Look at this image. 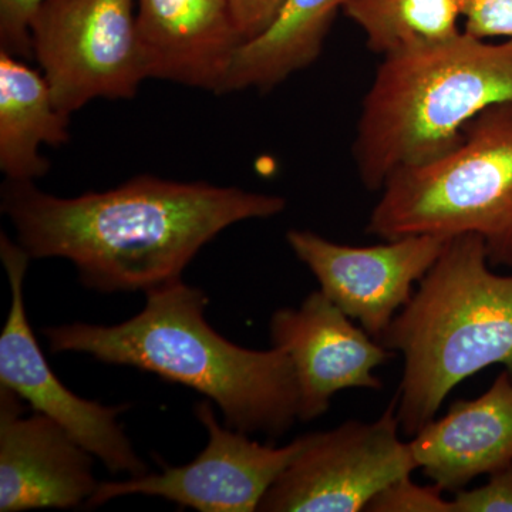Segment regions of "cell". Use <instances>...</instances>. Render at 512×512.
<instances>
[{
    "mask_svg": "<svg viewBox=\"0 0 512 512\" xmlns=\"http://www.w3.org/2000/svg\"><path fill=\"white\" fill-rule=\"evenodd\" d=\"M285 198L153 175L104 192L60 198L33 181L6 180L2 211L30 258H64L84 286L147 293L180 281L225 228L284 212Z\"/></svg>",
    "mask_w": 512,
    "mask_h": 512,
    "instance_id": "cell-1",
    "label": "cell"
},
{
    "mask_svg": "<svg viewBox=\"0 0 512 512\" xmlns=\"http://www.w3.org/2000/svg\"><path fill=\"white\" fill-rule=\"evenodd\" d=\"M143 311L114 326L43 329L53 353H86L110 365L184 384L218 404L225 426L276 439L299 419L295 369L284 350L245 349L208 325V298L183 281L151 289Z\"/></svg>",
    "mask_w": 512,
    "mask_h": 512,
    "instance_id": "cell-2",
    "label": "cell"
},
{
    "mask_svg": "<svg viewBox=\"0 0 512 512\" xmlns=\"http://www.w3.org/2000/svg\"><path fill=\"white\" fill-rule=\"evenodd\" d=\"M500 103H512V40L491 43L461 30L383 56L353 141L360 180L380 191L397 171L444 156L471 120Z\"/></svg>",
    "mask_w": 512,
    "mask_h": 512,
    "instance_id": "cell-3",
    "label": "cell"
},
{
    "mask_svg": "<svg viewBox=\"0 0 512 512\" xmlns=\"http://www.w3.org/2000/svg\"><path fill=\"white\" fill-rule=\"evenodd\" d=\"M377 342L403 356L397 417L412 439L468 377L493 365L512 376V276L491 271L483 238H450Z\"/></svg>",
    "mask_w": 512,
    "mask_h": 512,
    "instance_id": "cell-4",
    "label": "cell"
},
{
    "mask_svg": "<svg viewBox=\"0 0 512 512\" xmlns=\"http://www.w3.org/2000/svg\"><path fill=\"white\" fill-rule=\"evenodd\" d=\"M380 191L367 234L383 241L476 234L491 266H512V103L481 111L456 148L397 171Z\"/></svg>",
    "mask_w": 512,
    "mask_h": 512,
    "instance_id": "cell-5",
    "label": "cell"
},
{
    "mask_svg": "<svg viewBox=\"0 0 512 512\" xmlns=\"http://www.w3.org/2000/svg\"><path fill=\"white\" fill-rule=\"evenodd\" d=\"M30 35L33 57L66 116L94 99H131L150 79L136 0H45Z\"/></svg>",
    "mask_w": 512,
    "mask_h": 512,
    "instance_id": "cell-6",
    "label": "cell"
},
{
    "mask_svg": "<svg viewBox=\"0 0 512 512\" xmlns=\"http://www.w3.org/2000/svg\"><path fill=\"white\" fill-rule=\"evenodd\" d=\"M400 430L394 396L372 423L349 420L306 434L305 447L269 488L258 511H365L384 487L419 468Z\"/></svg>",
    "mask_w": 512,
    "mask_h": 512,
    "instance_id": "cell-7",
    "label": "cell"
},
{
    "mask_svg": "<svg viewBox=\"0 0 512 512\" xmlns=\"http://www.w3.org/2000/svg\"><path fill=\"white\" fill-rule=\"evenodd\" d=\"M0 256L12 289V306L0 335V386L13 390L35 412L59 423L111 473L144 476L148 466L138 457L119 423L120 414L130 406L90 402L70 392L60 382L52 367L47 365L26 316L23 281L30 256L19 242L16 244L3 232Z\"/></svg>",
    "mask_w": 512,
    "mask_h": 512,
    "instance_id": "cell-8",
    "label": "cell"
},
{
    "mask_svg": "<svg viewBox=\"0 0 512 512\" xmlns=\"http://www.w3.org/2000/svg\"><path fill=\"white\" fill-rule=\"evenodd\" d=\"M195 416L208 431V444L200 456L187 466L163 464L160 473L100 483L87 507L143 494L201 512L258 511L269 488L306 444V434L285 447L251 440L247 433L221 426L211 400L198 403Z\"/></svg>",
    "mask_w": 512,
    "mask_h": 512,
    "instance_id": "cell-9",
    "label": "cell"
},
{
    "mask_svg": "<svg viewBox=\"0 0 512 512\" xmlns=\"http://www.w3.org/2000/svg\"><path fill=\"white\" fill-rule=\"evenodd\" d=\"M450 238L416 235L375 247H352L306 229H291L286 241L340 311L379 340Z\"/></svg>",
    "mask_w": 512,
    "mask_h": 512,
    "instance_id": "cell-10",
    "label": "cell"
},
{
    "mask_svg": "<svg viewBox=\"0 0 512 512\" xmlns=\"http://www.w3.org/2000/svg\"><path fill=\"white\" fill-rule=\"evenodd\" d=\"M272 346L291 359L299 390V420L328 412L330 400L346 389H383L375 369L396 353L357 328L338 306L315 291L299 308H284L269 323Z\"/></svg>",
    "mask_w": 512,
    "mask_h": 512,
    "instance_id": "cell-11",
    "label": "cell"
},
{
    "mask_svg": "<svg viewBox=\"0 0 512 512\" xmlns=\"http://www.w3.org/2000/svg\"><path fill=\"white\" fill-rule=\"evenodd\" d=\"M23 399L0 386V511L76 508L96 493L93 454Z\"/></svg>",
    "mask_w": 512,
    "mask_h": 512,
    "instance_id": "cell-12",
    "label": "cell"
},
{
    "mask_svg": "<svg viewBox=\"0 0 512 512\" xmlns=\"http://www.w3.org/2000/svg\"><path fill=\"white\" fill-rule=\"evenodd\" d=\"M138 42L150 79L215 94L244 45L228 0H136Z\"/></svg>",
    "mask_w": 512,
    "mask_h": 512,
    "instance_id": "cell-13",
    "label": "cell"
},
{
    "mask_svg": "<svg viewBox=\"0 0 512 512\" xmlns=\"http://www.w3.org/2000/svg\"><path fill=\"white\" fill-rule=\"evenodd\" d=\"M409 443L424 476L451 493L512 464L511 373L504 369L477 399L453 403Z\"/></svg>",
    "mask_w": 512,
    "mask_h": 512,
    "instance_id": "cell-14",
    "label": "cell"
},
{
    "mask_svg": "<svg viewBox=\"0 0 512 512\" xmlns=\"http://www.w3.org/2000/svg\"><path fill=\"white\" fill-rule=\"evenodd\" d=\"M69 120L57 109L45 76L0 50V170L6 180L46 175L50 163L40 146L66 144Z\"/></svg>",
    "mask_w": 512,
    "mask_h": 512,
    "instance_id": "cell-15",
    "label": "cell"
},
{
    "mask_svg": "<svg viewBox=\"0 0 512 512\" xmlns=\"http://www.w3.org/2000/svg\"><path fill=\"white\" fill-rule=\"evenodd\" d=\"M346 0H284L274 22L239 47L224 93L274 89L316 62Z\"/></svg>",
    "mask_w": 512,
    "mask_h": 512,
    "instance_id": "cell-16",
    "label": "cell"
},
{
    "mask_svg": "<svg viewBox=\"0 0 512 512\" xmlns=\"http://www.w3.org/2000/svg\"><path fill=\"white\" fill-rule=\"evenodd\" d=\"M342 12L366 36L377 55L419 43L439 42L461 32V0H346Z\"/></svg>",
    "mask_w": 512,
    "mask_h": 512,
    "instance_id": "cell-17",
    "label": "cell"
},
{
    "mask_svg": "<svg viewBox=\"0 0 512 512\" xmlns=\"http://www.w3.org/2000/svg\"><path fill=\"white\" fill-rule=\"evenodd\" d=\"M367 512H453V501L443 497L439 485L414 483L412 476L384 487L367 504Z\"/></svg>",
    "mask_w": 512,
    "mask_h": 512,
    "instance_id": "cell-18",
    "label": "cell"
},
{
    "mask_svg": "<svg viewBox=\"0 0 512 512\" xmlns=\"http://www.w3.org/2000/svg\"><path fill=\"white\" fill-rule=\"evenodd\" d=\"M45 0H0V50L18 59L33 57L30 25Z\"/></svg>",
    "mask_w": 512,
    "mask_h": 512,
    "instance_id": "cell-19",
    "label": "cell"
},
{
    "mask_svg": "<svg viewBox=\"0 0 512 512\" xmlns=\"http://www.w3.org/2000/svg\"><path fill=\"white\" fill-rule=\"evenodd\" d=\"M461 10L468 35L512 40V0H461Z\"/></svg>",
    "mask_w": 512,
    "mask_h": 512,
    "instance_id": "cell-20",
    "label": "cell"
},
{
    "mask_svg": "<svg viewBox=\"0 0 512 512\" xmlns=\"http://www.w3.org/2000/svg\"><path fill=\"white\" fill-rule=\"evenodd\" d=\"M453 512H512V464L488 474L487 484L457 491Z\"/></svg>",
    "mask_w": 512,
    "mask_h": 512,
    "instance_id": "cell-21",
    "label": "cell"
},
{
    "mask_svg": "<svg viewBox=\"0 0 512 512\" xmlns=\"http://www.w3.org/2000/svg\"><path fill=\"white\" fill-rule=\"evenodd\" d=\"M284 0H228L232 18L245 42L261 35L276 18Z\"/></svg>",
    "mask_w": 512,
    "mask_h": 512,
    "instance_id": "cell-22",
    "label": "cell"
}]
</instances>
